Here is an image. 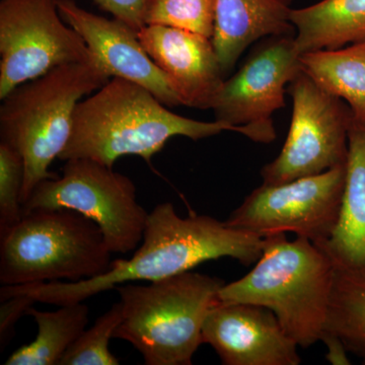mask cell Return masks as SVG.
<instances>
[{"label":"cell","instance_id":"9","mask_svg":"<svg viewBox=\"0 0 365 365\" xmlns=\"http://www.w3.org/2000/svg\"><path fill=\"white\" fill-rule=\"evenodd\" d=\"M292 117L278 157L261 170L263 184L278 185L345 165L352 112L342 98L302 73L287 86Z\"/></svg>","mask_w":365,"mask_h":365},{"label":"cell","instance_id":"12","mask_svg":"<svg viewBox=\"0 0 365 365\" xmlns=\"http://www.w3.org/2000/svg\"><path fill=\"white\" fill-rule=\"evenodd\" d=\"M203 344L210 345L225 365H299L294 342L277 317L266 307L222 302L209 309L202 329Z\"/></svg>","mask_w":365,"mask_h":365},{"label":"cell","instance_id":"3","mask_svg":"<svg viewBox=\"0 0 365 365\" xmlns=\"http://www.w3.org/2000/svg\"><path fill=\"white\" fill-rule=\"evenodd\" d=\"M334 269L328 255L309 240L272 235L265 237L254 268L241 279L225 283L218 300L270 309L299 347L309 348L325 330Z\"/></svg>","mask_w":365,"mask_h":365},{"label":"cell","instance_id":"14","mask_svg":"<svg viewBox=\"0 0 365 365\" xmlns=\"http://www.w3.org/2000/svg\"><path fill=\"white\" fill-rule=\"evenodd\" d=\"M62 20L81 36L110 78L133 81L148 88L167 107L181 104L165 73L144 50L138 32L117 20L81 9L73 0H57Z\"/></svg>","mask_w":365,"mask_h":365},{"label":"cell","instance_id":"1","mask_svg":"<svg viewBox=\"0 0 365 365\" xmlns=\"http://www.w3.org/2000/svg\"><path fill=\"white\" fill-rule=\"evenodd\" d=\"M264 244L263 237L228 227L211 216L181 217L172 203L158 204L148 215L140 247L128 260H113L107 272L76 282L4 285L0 300L25 295L59 307L78 304L129 281L165 279L216 259L232 258L251 265L260 258Z\"/></svg>","mask_w":365,"mask_h":365},{"label":"cell","instance_id":"19","mask_svg":"<svg viewBox=\"0 0 365 365\" xmlns=\"http://www.w3.org/2000/svg\"><path fill=\"white\" fill-rule=\"evenodd\" d=\"M26 314L33 317L38 333L30 344L16 350L6 365H58L69 347L86 330L90 309L83 302L60 306L54 312L31 307Z\"/></svg>","mask_w":365,"mask_h":365},{"label":"cell","instance_id":"8","mask_svg":"<svg viewBox=\"0 0 365 365\" xmlns=\"http://www.w3.org/2000/svg\"><path fill=\"white\" fill-rule=\"evenodd\" d=\"M0 98L26 81L71 63L98 62L62 23L57 0L0 1Z\"/></svg>","mask_w":365,"mask_h":365},{"label":"cell","instance_id":"22","mask_svg":"<svg viewBox=\"0 0 365 365\" xmlns=\"http://www.w3.org/2000/svg\"><path fill=\"white\" fill-rule=\"evenodd\" d=\"M121 321L122 304L119 302L81 333L58 365H119V359L110 351V341Z\"/></svg>","mask_w":365,"mask_h":365},{"label":"cell","instance_id":"26","mask_svg":"<svg viewBox=\"0 0 365 365\" xmlns=\"http://www.w3.org/2000/svg\"><path fill=\"white\" fill-rule=\"evenodd\" d=\"M321 341L327 345L328 348V354L327 359L332 364H350L349 359L347 357V349L339 338L330 334H323Z\"/></svg>","mask_w":365,"mask_h":365},{"label":"cell","instance_id":"6","mask_svg":"<svg viewBox=\"0 0 365 365\" xmlns=\"http://www.w3.org/2000/svg\"><path fill=\"white\" fill-rule=\"evenodd\" d=\"M112 254L101 228L85 215L66 208L32 209L0 235V283L97 277L111 267Z\"/></svg>","mask_w":365,"mask_h":365},{"label":"cell","instance_id":"18","mask_svg":"<svg viewBox=\"0 0 365 365\" xmlns=\"http://www.w3.org/2000/svg\"><path fill=\"white\" fill-rule=\"evenodd\" d=\"M300 61L319 88L347 103L354 121L365 123V40L340 49L304 53Z\"/></svg>","mask_w":365,"mask_h":365},{"label":"cell","instance_id":"24","mask_svg":"<svg viewBox=\"0 0 365 365\" xmlns=\"http://www.w3.org/2000/svg\"><path fill=\"white\" fill-rule=\"evenodd\" d=\"M35 300L25 295H14L4 302L0 306V346L6 347L11 338L19 319L26 314V312L35 304Z\"/></svg>","mask_w":365,"mask_h":365},{"label":"cell","instance_id":"11","mask_svg":"<svg viewBox=\"0 0 365 365\" xmlns=\"http://www.w3.org/2000/svg\"><path fill=\"white\" fill-rule=\"evenodd\" d=\"M295 35L261 40L232 78L225 79L212 109L215 121L230 125L255 143L276 139L274 113L285 107L287 86L302 72Z\"/></svg>","mask_w":365,"mask_h":365},{"label":"cell","instance_id":"20","mask_svg":"<svg viewBox=\"0 0 365 365\" xmlns=\"http://www.w3.org/2000/svg\"><path fill=\"white\" fill-rule=\"evenodd\" d=\"M324 334L336 336L365 364V274L335 267Z\"/></svg>","mask_w":365,"mask_h":365},{"label":"cell","instance_id":"5","mask_svg":"<svg viewBox=\"0 0 365 365\" xmlns=\"http://www.w3.org/2000/svg\"><path fill=\"white\" fill-rule=\"evenodd\" d=\"M225 284L191 270L148 285H118L122 321L114 338L130 343L146 365H191Z\"/></svg>","mask_w":365,"mask_h":365},{"label":"cell","instance_id":"4","mask_svg":"<svg viewBox=\"0 0 365 365\" xmlns=\"http://www.w3.org/2000/svg\"><path fill=\"white\" fill-rule=\"evenodd\" d=\"M110 76L98 62L56 67L14 88L0 108V137L21 155L25 165L21 204L46 179L71 137L76 106L100 90Z\"/></svg>","mask_w":365,"mask_h":365},{"label":"cell","instance_id":"23","mask_svg":"<svg viewBox=\"0 0 365 365\" xmlns=\"http://www.w3.org/2000/svg\"><path fill=\"white\" fill-rule=\"evenodd\" d=\"M24 176L25 165L20 153L0 141V235L6 234L23 216Z\"/></svg>","mask_w":365,"mask_h":365},{"label":"cell","instance_id":"15","mask_svg":"<svg viewBox=\"0 0 365 365\" xmlns=\"http://www.w3.org/2000/svg\"><path fill=\"white\" fill-rule=\"evenodd\" d=\"M292 0H215L212 43L223 73L247 48L271 36L295 35Z\"/></svg>","mask_w":365,"mask_h":365},{"label":"cell","instance_id":"10","mask_svg":"<svg viewBox=\"0 0 365 365\" xmlns=\"http://www.w3.org/2000/svg\"><path fill=\"white\" fill-rule=\"evenodd\" d=\"M345 176L346 165L282 184H262L225 222L263 239L292 232L322 246L339 220Z\"/></svg>","mask_w":365,"mask_h":365},{"label":"cell","instance_id":"25","mask_svg":"<svg viewBox=\"0 0 365 365\" xmlns=\"http://www.w3.org/2000/svg\"><path fill=\"white\" fill-rule=\"evenodd\" d=\"M115 19L123 21L136 32L143 28V11L146 0H95Z\"/></svg>","mask_w":365,"mask_h":365},{"label":"cell","instance_id":"17","mask_svg":"<svg viewBox=\"0 0 365 365\" xmlns=\"http://www.w3.org/2000/svg\"><path fill=\"white\" fill-rule=\"evenodd\" d=\"M290 21L300 54L340 49L365 40V0H322L292 9Z\"/></svg>","mask_w":365,"mask_h":365},{"label":"cell","instance_id":"7","mask_svg":"<svg viewBox=\"0 0 365 365\" xmlns=\"http://www.w3.org/2000/svg\"><path fill=\"white\" fill-rule=\"evenodd\" d=\"M36 208L71 209L90 218L113 254L138 248L150 215L137 201L130 178L90 158H71L61 177L41 182L23 204V213Z\"/></svg>","mask_w":365,"mask_h":365},{"label":"cell","instance_id":"13","mask_svg":"<svg viewBox=\"0 0 365 365\" xmlns=\"http://www.w3.org/2000/svg\"><path fill=\"white\" fill-rule=\"evenodd\" d=\"M138 38L144 50L165 73L182 105L212 109L225 81L212 39L158 25L144 26Z\"/></svg>","mask_w":365,"mask_h":365},{"label":"cell","instance_id":"21","mask_svg":"<svg viewBox=\"0 0 365 365\" xmlns=\"http://www.w3.org/2000/svg\"><path fill=\"white\" fill-rule=\"evenodd\" d=\"M215 0H146L144 25L181 29L212 39Z\"/></svg>","mask_w":365,"mask_h":365},{"label":"cell","instance_id":"2","mask_svg":"<svg viewBox=\"0 0 365 365\" xmlns=\"http://www.w3.org/2000/svg\"><path fill=\"white\" fill-rule=\"evenodd\" d=\"M222 131L237 129L180 116L144 86L113 78L76 106L71 137L59 160L90 158L113 168L123 155H138L150 163L172 137L200 140Z\"/></svg>","mask_w":365,"mask_h":365},{"label":"cell","instance_id":"16","mask_svg":"<svg viewBox=\"0 0 365 365\" xmlns=\"http://www.w3.org/2000/svg\"><path fill=\"white\" fill-rule=\"evenodd\" d=\"M318 247L335 267L365 274V123L353 119L339 220L332 237Z\"/></svg>","mask_w":365,"mask_h":365}]
</instances>
